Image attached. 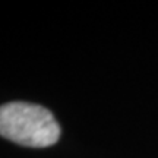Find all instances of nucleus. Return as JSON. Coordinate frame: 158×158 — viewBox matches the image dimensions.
Returning a JSON list of instances; mask_svg holds the SVG:
<instances>
[{"label": "nucleus", "instance_id": "obj_1", "mask_svg": "<svg viewBox=\"0 0 158 158\" xmlns=\"http://www.w3.org/2000/svg\"><path fill=\"white\" fill-rule=\"evenodd\" d=\"M0 136L29 148L54 145L60 126L53 113L38 104L12 101L0 107Z\"/></svg>", "mask_w": 158, "mask_h": 158}]
</instances>
